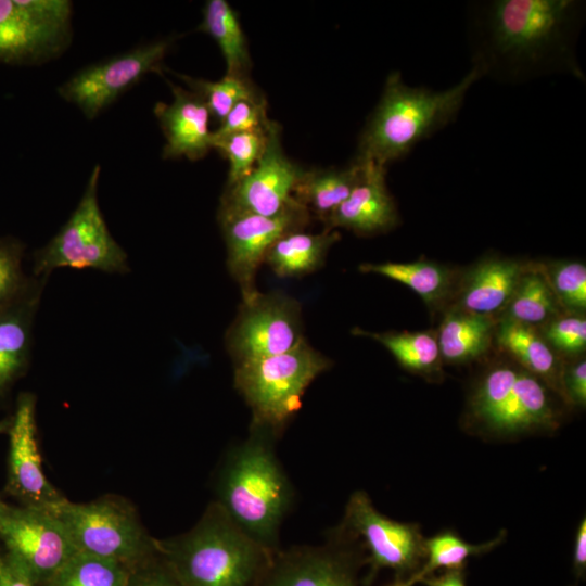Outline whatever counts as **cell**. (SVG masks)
Wrapping results in <instances>:
<instances>
[{
	"label": "cell",
	"mask_w": 586,
	"mask_h": 586,
	"mask_svg": "<svg viewBox=\"0 0 586 586\" xmlns=\"http://www.w3.org/2000/svg\"><path fill=\"white\" fill-rule=\"evenodd\" d=\"M582 0H475L468 4L471 64L482 77L522 85L550 76L585 84L577 42Z\"/></svg>",
	"instance_id": "obj_1"
},
{
	"label": "cell",
	"mask_w": 586,
	"mask_h": 586,
	"mask_svg": "<svg viewBox=\"0 0 586 586\" xmlns=\"http://www.w3.org/2000/svg\"><path fill=\"white\" fill-rule=\"evenodd\" d=\"M470 71L454 86L433 90L405 84L399 72H392L375 107L358 137L355 160L387 168L406 157L420 142L453 124L469 90L482 79Z\"/></svg>",
	"instance_id": "obj_2"
},
{
	"label": "cell",
	"mask_w": 586,
	"mask_h": 586,
	"mask_svg": "<svg viewBox=\"0 0 586 586\" xmlns=\"http://www.w3.org/2000/svg\"><path fill=\"white\" fill-rule=\"evenodd\" d=\"M276 438L251 426V434L227 455L217 479V500L246 535L271 552L293 501V487L273 451Z\"/></svg>",
	"instance_id": "obj_3"
},
{
	"label": "cell",
	"mask_w": 586,
	"mask_h": 586,
	"mask_svg": "<svg viewBox=\"0 0 586 586\" xmlns=\"http://www.w3.org/2000/svg\"><path fill=\"white\" fill-rule=\"evenodd\" d=\"M155 544L183 586H257L275 553L246 535L216 501L191 530Z\"/></svg>",
	"instance_id": "obj_4"
},
{
	"label": "cell",
	"mask_w": 586,
	"mask_h": 586,
	"mask_svg": "<svg viewBox=\"0 0 586 586\" xmlns=\"http://www.w3.org/2000/svg\"><path fill=\"white\" fill-rule=\"evenodd\" d=\"M331 360L303 339L290 351L234 366V387L252 411V428L275 438L302 407L310 383Z\"/></svg>",
	"instance_id": "obj_5"
},
{
	"label": "cell",
	"mask_w": 586,
	"mask_h": 586,
	"mask_svg": "<svg viewBox=\"0 0 586 586\" xmlns=\"http://www.w3.org/2000/svg\"><path fill=\"white\" fill-rule=\"evenodd\" d=\"M550 391L514 361L500 362L479 379L469 415L483 430L501 436L555 430L560 415Z\"/></svg>",
	"instance_id": "obj_6"
},
{
	"label": "cell",
	"mask_w": 586,
	"mask_h": 586,
	"mask_svg": "<svg viewBox=\"0 0 586 586\" xmlns=\"http://www.w3.org/2000/svg\"><path fill=\"white\" fill-rule=\"evenodd\" d=\"M53 514L77 552L116 561L130 570L157 552L155 538L120 497L106 495L89 502L66 499Z\"/></svg>",
	"instance_id": "obj_7"
},
{
	"label": "cell",
	"mask_w": 586,
	"mask_h": 586,
	"mask_svg": "<svg viewBox=\"0 0 586 586\" xmlns=\"http://www.w3.org/2000/svg\"><path fill=\"white\" fill-rule=\"evenodd\" d=\"M101 167L95 165L77 207L41 249L34 253L33 276L48 279L59 268L129 271L127 253L112 237L98 201Z\"/></svg>",
	"instance_id": "obj_8"
},
{
	"label": "cell",
	"mask_w": 586,
	"mask_h": 586,
	"mask_svg": "<svg viewBox=\"0 0 586 586\" xmlns=\"http://www.w3.org/2000/svg\"><path fill=\"white\" fill-rule=\"evenodd\" d=\"M0 548L7 562L34 586H48L76 549L52 513L4 502Z\"/></svg>",
	"instance_id": "obj_9"
},
{
	"label": "cell",
	"mask_w": 586,
	"mask_h": 586,
	"mask_svg": "<svg viewBox=\"0 0 586 586\" xmlns=\"http://www.w3.org/2000/svg\"><path fill=\"white\" fill-rule=\"evenodd\" d=\"M337 535L360 537L369 566L364 583L370 585L382 569H391L395 581L406 582L422 565L425 538L418 524L403 523L380 513L368 494L357 491L349 497Z\"/></svg>",
	"instance_id": "obj_10"
},
{
	"label": "cell",
	"mask_w": 586,
	"mask_h": 586,
	"mask_svg": "<svg viewBox=\"0 0 586 586\" xmlns=\"http://www.w3.org/2000/svg\"><path fill=\"white\" fill-rule=\"evenodd\" d=\"M303 339L301 304L282 292H257L242 301L226 347L237 366L285 353Z\"/></svg>",
	"instance_id": "obj_11"
},
{
	"label": "cell",
	"mask_w": 586,
	"mask_h": 586,
	"mask_svg": "<svg viewBox=\"0 0 586 586\" xmlns=\"http://www.w3.org/2000/svg\"><path fill=\"white\" fill-rule=\"evenodd\" d=\"M171 42L173 38L160 39L87 66L60 85L58 93L93 119L146 74L163 75Z\"/></svg>",
	"instance_id": "obj_12"
},
{
	"label": "cell",
	"mask_w": 586,
	"mask_h": 586,
	"mask_svg": "<svg viewBox=\"0 0 586 586\" xmlns=\"http://www.w3.org/2000/svg\"><path fill=\"white\" fill-rule=\"evenodd\" d=\"M218 220L227 247V267L244 301L258 292L255 276L270 246L285 233L303 230L311 216L294 199L273 216L218 215Z\"/></svg>",
	"instance_id": "obj_13"
},
{
	"label": "cell",
	"mask_w": 586,
	"mask_h": 586,
	"mask_svg": "<svg viewBox=\"0 0 586 586\" xmlns=\"http://www.w3.org/2000/svg\"><path fill=\"white\" fill-rule=\"evenodd\" d=\"M280 135V126L272 122L254 167L235 183L226 186L218 215L273 216L294 200L293 189L304 169L286 156Z\"/></svg>",
	"instance_id": "obj_14"
},
{
	"label": "cell",
	"mask_w": 586,
	"mask_h": 586,
	"mask_svg": "<svg viewBox=\"0 0 586 586\" xmlns=\"http://www.w3.org/2000/svg\"><path fill=\"white\" fill-rule=\"evenodd\" d=\"M5 492L20 506L54 513L67 499L48 480L37 440L36 396L18 395L9 431Z\"/></svg>",
	"instance_id": "obj_15"
},
{
	"label": "cell",
	"mask_w": 586,
	"mask_h": 586,
	"mask_svg": "<svg viewBox=\"0 0 586 586\" xmlns=\"http://www.w3.org/2000/svg\"><path fill=\"white\" fill-rule=\"evenodd\" d=\"M364 559L334 535L323 546L279 549L257 586H359Z\"/></svg>",
	"instance_id": "obj_16"
},
{
	"label": "cell",
	"mask_w": 586,
	"mask_h": 586,
	"mask_svg": "<svg viewBox=\"0 0 586 586\" xmlns=\"http://www.w3.org/2000/svg\"><path fill=\"white\" fill-rule=\"evenodd\" d=\"M357 162L360 164L358 180L347 199L332 213L324 228H343L359 237L391 231L400 218L396 202L386 186V168L372 162Z\"/></svg>",
	"instance_id": "obj_17"
},
{
	"label": "cell",
	"mask_w": 586,
	"mask_h": 586,
	"mask_svg": "<svg viewBox=\"0 0 586 586\" xmlns=\"http://www.w3.org/2000/svg\"><path fill=\"white\" fill-rule=\"evenodd\" d=\"M167 82L173 92V102H157L154 106V114L166 139L162 157L183 156L199 161L213 149L209 111L198 94L169 80Z\"/></svg>",
	"instance_id": "obj_18"
},
{
	"label": "cell",
	"mask_w": 586,
	"mask_h": 586,
	"mask_svg": "<svg viewBox=\"0 0 586 586\" xmlns=\"http://www.w3.org/2000/svg\"><path fill=\"white\" fill-rule=\"evenodd\" d=\"M528 263L486 257L462 272L453 307L488 317H499L508 305Z\"/></svg>",
	"instance_id": "obj_19"
},
{
	"label": "cell",
	"mask_w": 586,
	"mask_h": 586,
	"mask_svg": "<svg viewBox=\"0 0 586 586\" xmlns=\"http://www.w3.org/2000/svg\"><path fill=\"white\" fill-rule=\"evenodd\" d=\"M69 34L38 22L14 0H0L1 63L29 65L44 62L65 48Z\"/></svg>",
	"instance_id": "obj_20"
},
{
	"label": "cell",
	"mask_w": 586,
	"mask_h": 586,
	"mask_svg": "<svg viewBox=\"0 0 586 586\" xmlns=\"http://www.w3.org/2000/svg\"><path fill=\"white\" fill-rule=\"evenodd\" d=\"M44 284L0 309V398L27 370L33 323Z\"/></svg>",
	"instance_id": "obj_21"
},
{
	"label": "cell",
	"mask_w": 586,
	"mask_h": 586,
	"mask_svg": "<svg viewBox=\"0 0 586 586\" xmlns=\"http://www.w3.org/2000/svg\"><path fill=\"white\" fill-rule=\"evenodd\" d=\"M494 341L515 364L562 397L561 377L564 365L538 329L498 318Z\"/></svg>",
	"instance_id": "obj_22"
},
{
	"label": "cell",
	"mask_w": 586,
	"mask_h": 586,
	"mask_svg": "<svg viewBox=\"0 0 586 586\" xmlns=\"http://www.w3.org/2000/svg\"><path fill=\"white\" fill-rule=\"evenodd\" d=\"M496 321L451 306L436 332L443 361L463 365L484 356L493 344Z\"/></svg>",
	"instance_id": "obj_23"
},
{
	"label": "cell",
	"mask_w": 586,
	"mask_h": 586,
	"mask_svg": "<svg viewBox=\"0 0 586 586\" xmlns=\"http://www.w3.org/2000/svg\"><path fill=\"white\" fill-rule=\"evenodd\" d=\"M364 273H375L397 281L417 293L429 308H438L453 302L460 273L448 266L418 259L409 263H366L359 266Z\"/></svg>",
	"instance_id": "obj_24"
},
{
	"label": "cell",
	"mask_w": 586,
	"mask_h": 586,
	"mask_svg": "<svg viewBox=\"0 0 586 586\" xmlns=\"http://www.w3.org/2000/svg\"><path fill=\"white\" fill-rule=\"evenodd\" d=\"M341 239L336 229L324 228L320 233L295 230L279 238L264 258L281 278H295L318 270L330 247Z\"/></svg>",
	"instance_id": "obj_25"
},
{
	"label": "cell",
	"mask_w": 586,
	"mask_h": 586,
	"mask_svg": "<svg viewBox=\"0 0 586 586\" xmlns=\"http://www.w3.org/2000/svg\"><path fill=\"white\" fill-rule=\"evenodd\" d=\"M359 173L360 164L355 160L342 168L304 169L292 195L308 211L311 218L326 225L352 192Z\"/></svg>",
	"instance_id": "obj_26"
},
{
	"label": "cell",
	"mask_w": 586,
	"mask_h": 586,
	"mask_svg": "<svg viewBox=\"0 0 586 586\" xmlns=\"http://www.w3.org/2000/svg\"><path fill=\"white\" fill-rule=\"evenodd\" d=\"M353 333L373 339L383 345L405 370L426 379L442 377V356L436 332H369L355 328Z\"/></svg>",
	"instance_id": "obj_27"
},
{
	"label": "cell",
	"mask_w": 586,
	"mask_h": 586,
	"mask_svg": "<svg viewBox=\"0 0 586 586\" xmlns=\"http://www.w3.org/2000/svg\"><path fill=\"white\" fill-rule=\"evenodd\" d=\"M562 314L539 263H528L499 318L539 329Z\"/></svg>",
	"instance_id": "obj_28"
},
{
	"label": "cell",
	"mask_w": 586,
	"mask_h": 586,
	"mask_svg": "<svg viewBox=\"0 0 586 586\" xmlns=\"http://www.w3.org/2000/svg\"><path fill=\"white\" fill-rule=\"evenodd\" d=\"M199 30L218 44L226 63V75L249 76L252 65L239 16L226 0H208L203 8Z\"/></svg>",
	"instance_id": "obj_29"
},
{
	"label": "cell",
	"mask_w": 586,
	"mask_h": 586,
	"mask_svg": "<svg viewBox=\"0 0 586 586\" xmlns=\"http://www.w3.org/2000/svg\"><path fill=\"white\" fill-rule=\"evenodd\" d=\"M504 538L505 532L502 531L492 540L482 544H470L451 530L442 531L425 539L424 561L406 583L412 586L441 569L444 571L464 569L470 557L492 551L502 543Z\"/></svg>",
	"instance_id": "obj_30"
},
{
	"label": "cell",
	"mask_w": 586,
	"mask_h": 586,
	"mask_svg": "<svg viewBox=\"0 0 586 586\" xmlns=\"http://www.w3.org/2000/svg\"><path fill=\"white\" fill-rule=\"evenodd\" d=\"M206 104L211 116L219 123L240 101H265L264 95L251 81L249 76L225 75L219 80L194 78L176 74Z\"/></svg>",
	"instance_id": "obj_31"
},
{
	"label": "cell",
	"mask_w": 586,
	"mask_h": 586,
	"mask_svg": "<svg viewBox=\"0 0 586 586\" xmlns=\"http://www.w3.org/2000/svg\"><path fill=\"white\" fill-rule=\"evenodd\" d=\"M130 569L116 561L74 553L48 586H126Z\"/></svg>",
	"instance_id": "obj_32"
},
{
	"label": "cell",
	"mask_w": 586,
	"mask_h": 586,
	"mask_svg": "<svg viewBox=\"0 0 586 586\" xmlns=\"http://www.w3.org/2000/svg\"><path fill=\"white\" fill-rule=\"evenodd\" d=\"M558 303L566 314L583 315L586 309V267L577 260L539 263Z\"/></svg>",
	"instance_id": "obj_33"
},
{
	"label": "cell",
	"mask_w": 586,
	"mask_h": 586,
	"mask_svg": "<svg viewBox=\"0 0 586 586\" xmlns=\"http://www.w3.org/2000/svg\"><path fill=\"white\" fill-rule=\"evenodd\" d=\"M269 128L220 137L212 133V148L217 149L229 163L227 186L242 179L254 167L266 146Z\"/></svg>",
	"instance_id": "obj_34"
},
{
	"label": "cell",
	"mask_w": 586,
	"mask_h": 586,
	"mask_svg": "<svg viewBox=\"0 0 586 586\" xmlns=\"http://www.w3.org/2000/svg\"><path fill=\"white\" fill-rule=\"evenodd\" d=\"M24 251L25 246L20 240L0 238V309L17 302L47 281L24 272Z\"/></svg>",
	"instance_id": "obj_35"
},
{
	"label": "cell",
	"mask_w": 586,
	"mask_h": 586,
	"mask_svg": "<svg viewBox=\"0 0 586 586\" xmlns=\"http://www.w3.org/2000/svg\"><path fill=\"white\" fill-rule=\"evenodd\" d=\"M549 346L559 355L582 357L586 348V320L583 315L562 314L539 329Z\"/></svg>",
	"instance_id": "obj_36"
},
{
	"label": "cell",
	"mask_w": 586,
	"mask_h": 586,
	"mask_svg": "<svg viewBox=\"0 0 586 586\" xmlns=\"http://www.w3.org/2000/svg\"><path fill=\"white\" fill-rule=\"evenodd\" d=\"M272 120L267 115L265 101H240L220 122L219 127L212 131L213 136L220 137L230 133L266 130Z\"/></svg>",
	"instance_id": "obj_37"
},
{
	"label": "cell",
	"mask_w": 586,
	"mask_h": 586,
	"mask_svg": "<svg viewBox=\"0 0 586 586\" xmlns=\"http://www.w3.org/2000/svg\"><path fill=\"white\" fill-rule=\"evenodd\" d=\"M31 17L52 28L71 31L73 4L68 0H14Z\"/></svg>",
	"instance_id": "obj_38"
},
{
	"label": "cell",
	"mask_w": 586,
	"mask_h": 586,
	"mask_svg": "<svg viewBox=\"0 0 586 586\" xmlns=\"http://www.w3.org/2000/svg\"><path fill=\"white\" fill-rule=\"evenodd\" d=\"M126 586H183L157 552L130 570Z\"/></svg>",
	"instance_id": "obj_39"
},
{
	"label": "cell",
	"mask_w": 586,
	"mask_h": 586,
	"mask_svg": "<svg viewBox=\"0 0 586 586\" xmlns=\"http://www.w3.org/2000/svg\"><path fill=\"white\" fill-rule=\"evenodd\" d=\"M562 398L572 406L586 405V361L584 358H574L563 366L561 377Z\"/></svg>",
	"instance_id": "obj_40"
},
{
	"label": "cell",
	"mask_w": 586,
	"mask_h": 586,
	"mask_svg": "<svg viewBox=\"0 0 586 586\" xmlns=\"http://www.w3.org/2000/svg\"><path fill=\"white\" fill-rule=\"evenodd\" d=\"M573 571L576 577L584 578L586 574V519L579 522L574 539Z\"/></svg>",
	"instance_id": "obj_41"
},
{
	"label": "cell",
	"mask_w": 586,
	"mask_h": 586,
	"mask_svg": "<svg viewBox=\"0 0 586 586\" xmlns=\"http://www.w3.org/2000/svg\"><path fill=\"white\" fill-rule=\"evenodd\" d=\"M419 583L425 586H466V574L463 569L447 570L438 575L425 576Z\"/></svg>",
	"instance_id": "obj_42"
},
{
	"label": "cell",
	"mask_w": 586,
	"mask_h": 586,
	"mask_svg": "<svg viewBox=\"0 0 586 586\" xmlns=\"http://www.w3.org/2000/svg\"><path fill=\"white\" fill-rule=\"evenodd\" d=\"M0 586H34L21 576L4 559L0 548Z\"/></svg>",
	"instance_id": "obj_43"
},
{
	"label": "cell",
	"mask_w": 586,
	"mask_h": 586,
	"mask_svg": "<svg viewBox=\"0 0 586 586\" xmlns=\"http://www.w3.org/2000/svg\"><path fill=\"white\" fill-rule=\"evenodd\" d=\"M11 423V417L0 420V434L8 433Z\"/></svg>",
	"instance_id": "obj_44"
},
{
	"label": "cell",
	"mask_w": 586,
	"mask_h": 586,
	"mask_svg": "<svg viewBox=\"0 0 586 586\" xmlns=\"http://www.w3.org/2000/svg\"><path fill=\"white\" fill-rule=\"evenodd\" d=\"M387 586H410L404 581H395L393 584H390Z\"/></svg>",
	"instance_id": "obj_45"
},
{
	"label": "cell",
	"mask_w": 586,
	"mask_h": 586,
	"mask_svg": "<svg viewBox=\"0 0 586 586\" xmlns=\"http://www.w3.org/2000/svg\"><path fill=\"white\" fill-rule=\"evenodd\" d=\"M4 504V501L0 498V508Z\"/></svg>",
	"instance_id": "obj_46"
}]
</instances>
